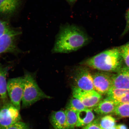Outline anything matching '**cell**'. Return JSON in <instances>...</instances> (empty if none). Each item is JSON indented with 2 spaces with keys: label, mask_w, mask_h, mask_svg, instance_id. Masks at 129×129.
I'll return each mask as SVG.
<instances>
[{
  "label": "cell",
  "mask_w": 129,
  "mask_h": 129,
  "mask_svg": "<svg viewBox=\"0 0 129 129\" xmlns=\"http://www.w3.org/2000/svg\"><path fill=\"white\" fill-rule=\"evenodd\" d=\"M23 76L11 79L7 81V92L10 101L19 110L23 95Z\"/></svg>",
  "instance_id": "cell-5"
},
{
  "label": "cell",
  "mask_w": 129,
  "mask_h": 129,
  "mask_svg": "<svg viewBox=\"0 0 129 129\" xmlns=\"http://www.w3.org/2000/svg\"><path fill=\"white\" fill-rule=\"evenodd\" d=\"M93 109H86L77 113V120L76 127H84L94 120L95 115Z\"/></svg>",
  "instance_id": "cell-15"
},
{
  "label": "cell",
  "mask_w": 129,
  "mask_h": 129,
  "mask_svg": "<svg viewBox=\"0 0 129 129\" xmlns=\"http://www.w3.org/2000/svg\"><path fill=\"white\" fill-rule=\"evenodd\" d=\"M123 63L118 48L103 51L82 62L81 64L101 71L116 73L123 67Z\"/></svg>",
  "instance_id": "cell-2"
},
{
  "label": "cell",
  "mask_w": 129,
  "mask_h": 129,
  "mask_svg": "<svg viewBox=\"0 0 129 129\" xmlns=\"http://www.w3.org/2000/svg\"><path fill=\"white\" fill-rule=\"evenodd\" d=\"M20 34L19 30L12 28L0 37V54L20 52L16 45V40L17 37Z\"/></svg>",
  "instance_id": "cell-8"
},
{
  "label": "cell",
  "mask_w": 129,
  "mask_h": 129,
  "mask_svg": "<svg viewBox=\"0 0 129 129\" xmlns=\"http://www.w3.org/2000/svg\"></svg>",
  "instance_id": "cell-29"
},
{
  "label": "cell",
  "mask_w": 129,
  "mask_h": 129,
  "mask_svg": "<svg viewBox=\"0 0 129 129\" xmlns=\"http://www.w3.org/2000/svg\"><path fill=\"white\" fill-rule=\"evenodd\" d=\"M114 113L122 118L129 117V104H121L117 105Z\"/></svg>",
  "instance_id": "cell-20"
},
{
  "label": "cell",
  "mask_w": 129,
  "mask_h": 129,
  "mask_svg": "<svg viewBox=\"0 0 129 129\" xmlns=\"http://www.w3.org/2000/svg\"><path fill=\"white\" fill-rule=\"evenodd\" d=\"M126 20V25L122 35H124L129 30V9L127 10L125 15Z\"/></svg>",
  "instance_id": "cell-25"
},
{
  "label": "cell",
  "mask_w": 129,
  "mask_h": 129,
  "mask_svg": "<svg viewBox=\"0 0 129 129\" xmlns=\"http://www.w3.org/2000/svg\"><path fill=\"white\" fill-rule=\"evenodd\" d=\"M66 121L64 129H75L77 122V113L71 110L66 109Z\"/></svg>",
  "instance_id": "cell-17"
},
{
  "label": "cell",
  "mask_w": 129,
  "mask_h": 129,
  "mask_svg": "<svg viewBox=\"0 0 129 129\" xmlns=\"http://www.w3.org/2000/svg\"><path fill=\"white\" fill-rule=\"evenodd\" d=\"M9 68L0 63V106L9 101L6 77Z\"/></svg>",
  "instance_id": "cell-12"
},
{
  "label": "cell",
  "mask_w": 129,
  "mask_h": 129,
  "mask_svg": "<svg viewBox=\"0 0 129 129\" xmlns=\"http://www.w3.org/2000/svg\"><path fill=\"white\" fill-rule=\"evenodd\" d=\"M70 5L72 6L76 2L77 0H66Z\"/></svg>",
  "instance_id": "cell-27"
},
{
  "label": "cell",
  "mask_w": 129,
  "mask_h": 129,
  "mask_svg": "<svg viewBox=\"0 0 129 129\" xmlns=\"http://www.w3.org/2000/svg\"><path fill=\"white\" fill-rule=\"evenodd\" d=\"M117 105L113 101L106 98L102 100L93 109L99 115H108L114 113Z\"/></svg>",
  "instance_id": "cell-13"
},
{
  "label": "cell",
  "mask_w": 129,
  "mask_h": 129,
  "mask_svg": "<svg viewBox=\"0 0 129 129\" xmlns=\"http://www.w3.org/2000/svg\"><path fill=\"white\" fill-rule=\"evenodd\" d=\"M87 109L79 100L72 96L68 104L66 109L71 110L78 112Z\"/></svg>",
  "instance_id": "cell-19"
},
{
  "label": "cell",
  "mask_w": 129,
  "mask_h": 129,
  "mask_svg": "<svg viewBox=\"0 0 129 129\" xmlns=\"http://www.w3.org/2000/svg\"><path fill=\"white\" fill-rule=\"evenodd\" d=\"M12 28L6 21L0 20V37L11 30Z\"/></svg>",
  "instance_id": "cell-23"
},
{
  "label": "cell",
  "mask_w": 129,
  "mask_h": 129,
  "mask_svg": "<svg viewBox=\"0 0 129 129\" xmlns=\"http://www.w3.org/2000/svg\"><path fill=\"white\" fill-rule=\"evenodd\" d=\"M117 129H128L124 124H120L117 125Z\"/></svg>",
  "instance_id": "cell-26"
},
{
  "label": "cell",
  "mask_w": 129,
  "mask_h": 129,
  "mask_svg": "<svg viewBox=\"0 0 129 129\" xmlns=\"http://www.w3.org/2000/svg\"><path fill=\"white\" fill-rule=\"evenodd\" d=\"M75 86L85 91L95 90L92 75L86 67L79 68L74 77Z\"/></svg>",
  "instance_id": "cell-7"
},
{
  "label": "cell",
  "mask_w": 129,
  "mask_h": 129,
  "mask_svg": "<svg viewBox=\"0 0 129 129\" xmlns=\"http://www.w3.org/2000/svg\"><path fill=\"white\" fill-rule=\"evenodd\" d=\"M118 48L123 62L129 68V42Z\"/></svg>",
  "instance_id": "cell-21"
},
{
  "label": "cell",
  "mask_w": 129,
  "mask_h": 129,
  "mask_svg": "<svg viewBox=\"0 0 129 129\" xmlns=\"http://www.w3.org/2000/svg\"><path fill=\"white\" fill-rule=\"evenodd\" d=\"M90 41L83 29L74 25H62L56 37L53 53H69L83 47Z\"/></svg>",
  "instance_id": "cell-1"
},
{
  "label": "cell",
  "mask_w": 129,
  "mask_h": 129,
  "mask_svg": "<svg viewBox=\"0 0 129 129\" xmlns=\"http://www.w3.org/2000/svg\"><path fill=\"white\" fill-rule=\"evenodd\" d=\"M0 129H30V127L28 123L19 121L10 126Z\"/></svg>",
  "instance_id": "cell-22"
},
{
  "label": "cell",
  "mask_w": 129,
  "mask_h": 129,
  "mask_svg": "<svg viewBox=\"0 0 129 129\" xmlns=\"http://www.w3.org/2000/svg\"><path fill=\"white\" fill-rule=\"evenodd\" d=\"M72 95L88 109H93L102 99V95L95 90L85 91L75 86L72 88Z\"/></svg>",
  "instance_id": "cell-6"
},
{
  "label": "cell",
  "mask_w": 129,
  "mask_h": 129,
  "mask_svg": "<svg viewBox=\"0 0 129 129\" xmlns=\"http://www.w3.org/2000/svg\"><path fill=\"white\" fill-rule=\"evenodd\" d=\"M23 95L22 100V109L28 108L42 99H50L39 86L33 74L26 71L24 72Z\"/></svg>",
  "instance_id": "cell-3"
},
{
  "label": "cell",
  "mask_w": 129,
  "mask_h": 129,
  "mask_svg": "<svg viewBox=\"0 0 129 129\" xmlns=\"http://www.w3.org/2000/svg\"><path fill=\"white\" fill-rule=\"evenodd\" d=\"M19 111L9 101L0 106V128H6L20 121Z\"/></svg>",
  "instance_id": "cell-4"
},
{
  "label": "cell",
  "mask_w": 129,
  "mask_h": 129,
  "mask_svg": "<svg viewBox=\"0 0 129 129\" xmlns=\"http://www.w3.org/2000/svg\"><path fill=\"white\" fill-rule=\"evenodd\" d=\"M20 4V0H0V14L5 15L13 14Z\"/></svg>",
  "instance_id": "cell-14"
},
{
  "label": "cell",
  "mask_w": 129,
  "mask_h": 129,
  "mask_svg": "<svg viewBox=\"0 0 129 129\" xmlns=\"http://www.w3.org/2000/svg\"><path fill=\"white\" fill-rule=\"evenodd\" d=\"M83 129H102L98 123L97 121L94 120L91 123L83 127Z\"/></svg>",
  "instance_id": "cell-24"
},
{
  "label": "cell",
  "mask_w": 129,
  "mask_h": 129,
  "mask_svg": "<svg viewBox=\"0 0 129 129\" xmlns=\"http://www.w3.org/2000/svg\"><path fill=\"white\" fill-rule=\"evenodd\" d=\"M106 95V98L113 101L117 104H129V89L112 87Z\"/></svg>",
  "instance_id": "cell-11"
},
{
  "label": "cell",
  "mask_w": 129,
  "mask_h": 129,
  "mask_svg": "<svg viewBox=\"0 0 129 129\" xmlns=\"http://www.w3.org/2000/svg\"><path fill=\"white\" fill-rule=\"evenodd\" d=\"M111 129H117V125H115V126L113 127V128H111Z\"/></svg>",
  "instance_id": "cell-28"
},
{
  "label": "cell",
  "mask_w": 129,
  "mask_h": 129,
  "mask_svg": "<svg viewBox=\"0 0 129 129\" xmlns=\"http://www.w3.org/2000/svg\"><path fill=\"white\" fill-rule=\"evenodd\" d=\"M96 120L102 129H111L116 125L115 119L110 115L105 116Z\"/></svg>",
  "instance_id": "cell-18"
},
{
  "label": "cell",
  "mask_w": 129,
  "mask_h": 129,
  "mask_svg": "<svg viewBox=\"0 0 129 129\" xmlns=\"http://www.w3.org/2000/svg\"><path fill=\"white\" fill-rule=\"evenodd\" d=\"M50 122L54 129H64L66 121L64 111H54L50 117Z\"/></svg>",
  "instance_id": "cell-16"
},
{
  "label": "cell",
  "mask_w": 129,
  "mask_h": 129,
  "mask_svg": "<svg viewBox=\"0 0 129 129\" xmlns=\"http://www.w3.org/2000/svg\"><path fill=\"white\" fill-rule=\"evenodd\" d=\"M112 87L129 89V68L123 67L120 70L112 75Z\"/></svg>",
  "instance_id": "cell-10"
},
{
  "label": "cell",
  "mask_w": 129,
  "mask_h": 129,
  "mask_svg": "<svg viewBox=\"0 0 129 129\" xmlns=\"http://www.w3.org/2000/svg\"><path fill=\"white\" fill-rule=\"evenodd\" d=\"M112 75L105 72H96L92 75L94 89L102 95L106 94L112 87Z\"/></svg>",
  "instance_id": "cell-9"
}]
</instances>
